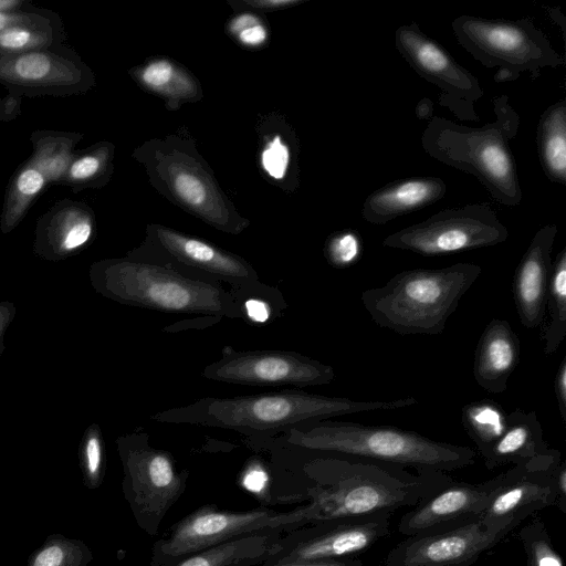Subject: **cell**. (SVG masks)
Here are the masks:
<instances>
[{"label":"cell","instance_id":"obj_1","mask_svg":"<svg viewBox=\"0 0 566 566\" xmlns=\"http://www.w3.org/2000/svg\"><path fill=\"white\" fill-rule=\"evenodd\" d=\"M310 474L315 484L307 491L308 504L300 507L303 526L413 507L454 480L443 471H410L347 455L319 459L311 465Z\"/></svg>","mask_w":566,"mask_h":566},{"label":"cell","instance_id":"obj_2","mask_svg":"<svg viewBox=\"0 0 566 566\" xmlns=\"http://www.w3.org/2000/svg\"><path fill=\"white\" fill-rule=\"evenodd\" d=\"M418 402L415 397L361 401L287 389L230 398L203 397L182 407L156 412L150 418L165 423L197 424L252 434L338 416L397 410Z\"/></svg>","mask_w":566,"mask_h":566},{"label":"cell","instance_id":"obj_3","mask_svg":"<svg viewBox=\"0 0 566 566\" xmlns=\"http://www.w3.org/2000/svg\"><path fill=\"white\" fill-rule=\"evenodd\" d=\"M88 276L98 294L124 305L243 319L239 297L231 289L168 264L128 255L105 259L91 265Z\"/></svg>","mask_w":566,"mask_h":566},{"label":"cell","instance_id":"obj_4","mask_svg":"<svg viewBox=\"0 0 566 566\" xmlns=\"http://www.w3.org/2000/svg\"><path fill=\"white\" fill-rule=\"evenodd\" d=\"M495 119L481 127L465 126L433 116L421 135L426 154L474 176L501 205L521 203L522 188L511 140L521 118L507 95L493 99Z\"/></svg>","mask_w":566,"mask_h":566},{"label":"cell","instance_id":"obj_5","mask_svg":"<svg viewBox=\"0 0 566 566\" xmlns=\"http://www.w3.org/2000/svg\"><path fill=\"white\" fill-rule=\"evenodd\" d=\"M289 443L318 452L355 457L412 470L453 471L472 465V448L437 441L412 430L392 426L321 420L294 426Z\"/></svg>","mask_w":566,"mask_h":566},{"label":"cell","instance_id":"obj_6","mask_svg":"<svg viewBox=\"0 0 566 566\" xmlns=\"http://www.w3.org/2000/svg\"><path fill=\"white\" fill-rule=\"evenodd\" d=\"M482 268L459 262L439 269L405 270L360 300L376 325L400 335H439Z\"/></svg>","mask_w":566,"mask_h":566},{"label":"cell","instance_id":"obj_7","mask_svg":"<svg viewBox=\"0 0 566 566\" xmlns=\"http://www.w3.org/2000/svg\"><path fill=\"white\" fill-rule=\"evenodd\" d=\"M166 199L212 228L239 234L250 221L220 188L192 139L168 135L145 142L133 155Z\"/></svg>","mask_w":566,"mask_h":566},{"label":"cell","instance_id":"obj_8","mask_svg":"<svg viewBox=\"0 0 566 566\" xmlns=\"http://www.w3.org/2000/svg\"><path fill=\"white\" fill-rule=\"evenodd\" d=\"M451 29L460 45L482 65L507 69L517 77L526 72L535 80L542 69L565 63L530 18L506 20L463 14L451 22Z\"/></svg>","mask_w":566,"mask_h":566},{"label":"cell","instance_id":"obj_9","mask_svg":"<svg viewBox=\"0 0 566 566\" xmlns=\"http://www.w3.org/2000/svg\"><path fill=\"white\" fill-rule=\"evenodd\" d=\"M123 464V491L137 525L155 536L161 521L186 490L188 471L179 470L174 457L153 448L145 433L117 439Z\"/></svg>","mask_w":566,"mask_h":566},{"label":"cell","instance_id":"obj_10","mask_svg":"<svg viewBox=\"0 0 566 566\" xmlns=\"http://www.w3.org/2000/svg\"><path fill=\"white\" fill-rule=\"evenodd\" d=\"M303 526L300 507L287 513L256 509L223 511L203 505L171 526L154 544L149 566H168L195 553L268 531H292Z\"/></svg>","mask_w":566,"mask_h":566},{"label":"cell","instance_id":"obj_11","mask_svg":"<svg viewBox=\"0 0 566 566\" xmlns=\"http://www.w3.org/2000/svg\"><path fill=\"white\" fill-rule=\"evenodd\" d=\"M127 255L168 264L190 275L226 282L235 293L270 289L260 280L255 269L238 254L160 224H148L143 243Z\"/></svg>","mask_w":566,"mask_h":566},{"label":"cell","instance_id":"obj_12","mask_svg":"<svg viewBox=\"0 0 566 566\" xmlns=\"http://www.w3.org/2000/svg\"><path fill=\"white\" fill-rule=\"evenodd\" d=\"M392 512L319 521L280 537L259 566L355 558L390 534Z\"/></svg>","mask_w":566,"mask_h":566},{"label":"cell","instance_id":"obj_13","mask_svg":"<svg viewBox=\"0 0 566 566\" xmlns=\"http://www.w3.org/2000/svg\"><path fill=\"white\" fill-rule=\"evenodd\" d=\"M507 228L488 203L441 210L426 220L387 235L384 248L423 256L446 255L503 243Z\"/></svg>","mask_w":566,"mask_h":566},{"label":"cell","instance_id":"obj_14","mask_svg":"<svg viewBox=\"0 0 566 566\" xmlns=\"http://www.w3.org/2000/svg\"><path fill=\"white\" fill-rule=\"evenodd\" d=\"M562 453L553 448L499 474L500 482L480 516L482 526L506 536L533 513L555 505V470Z\"/></svg>","mask_w":566,"mask_h":566},{"label":"cell","instance_id":"obj_15","mask_svg":"<svg viewBox=\"0 0 566 566\" xmlns=\"http://www.w3.org/2000/svg\"><path fill=\"white\" fill-rule=\"evenodd\" d=\"M395 46L409 66L442 93L439 103L462 120H478L474 104L483 95L478 77L462 66L438 41L423 33L418 23L395 31Z\"/></svg>","mask_w":566,"mask_h":566},{"label":"cell","instance_id":"obj_16","mask_svg":"<svg viewBox=\"0 0 566 566\" xmlns=\"http://www.w3.org/2000/svg\"><path fill=\"white\" fill-rule=\"evenodd\" d=\"M202 377L232 385L311 387L332 382L335 371L293 350H223L220 359L205 367Z\"/></svg>","mask_w":566,"mask_h":566},{"label":"cell","instance_id":"obj_17","mask_svg":"<svg viewBox=\"0 0 566 566\" xmlns=\"http://www.w3.org/2000/svg\"><path fill=\"white\" fill-rule=\"evenodd\" d=\"M94 83L91 70L57 44L25 52L0 51V84L12 94L66 96L84 93Z\"/></svg>","mask_w":566,"mask_h":566},{"label":"cell","instance_id":"obj_18","mask_svg":"<svg viewBox=\"0 0 566 566\" xmlns=\"http://www.w3.org/2000/svg\"><path fill=\"white\" fill-rule=\"evenodd\" d=\"M504 537L486 531L480 520L406 536L387 554L384 566H472Z\"/></svg>","mask_w":566,"mask_h":566},{"label":"cell","instance_id":"obj_19","mask_svg":"<svg viewBox=\"0 0 566 566\" xmlns=\"http://www.w3.org/2000/svg\"><path fill=\"white\" fill-rule=\"evenodd\" d=\"M499 482V474L476 484L453 480L407 511L399 520L398 532L411 536L480 520Z\"/></svg>","mask_w":566,"mask_h":566},{"label":"cell","instance_id":"obj_20","mask_svg":"<svg viewBox=\"0 0 566 566\" xmlns=\"http://www.w3.org/2000/svg\"><path fill=\"white\" fill-rule=\"evenodd\" d=\"M556 234V224L538 229L514 272L513 300L521 324L530 329L544 321Z\"/></svg>","mask_w":566,"mask_h":566},{"label":"cell","instance_id":"obj_21","mask_svg":"<svg viewBox=\"0 0 566 566\" xmlns=\"http://www.w3.org/2000/svg\"><path fill=\"white\" fill-rule=\"evenodd\" d=\"M94 231V214L87 206L60 202L39 220L34 252L48 261L66 259L84 248Z\"/></svg>","mask_w":566,"mask_h":566},{"label":"cell","instance_id":"obj_22","mask_svg":"<svg viewBox=\"0 0 566 566\" xmlns=\"http://www.w3.org/2000/svg\"><path fill=\"white\" fill-rule=\"evenodd\" d=\"M446 182L434 176L396 180L366 197L361 216L371 224L382 226L436 203L446 196Z\"/></svg>","mask_w":566,"mask_h":566},{"label":"cell","instance_id":"obj_23","mask_svg":"<svg viewBox=\"0 0 566 566\" xmlns=\"http://www.w3.org/2000/svg\"><path fill=\"white\" fill-rule=\"evenodd\" d=\"M521 357V342L505 319L493 318L483 329L474 352L473 377L490 394H503Z\"/></svg>","mask_w":566,"mask_h":566},{"label":"cell","instance_id":"obj_24","mask_svg":"<svg viewBox=\"0 0 566 566\" xmlns=\"http://www.w3.org/2000/svg\"><path fill=\"white\" fill-rule=\"evenodd\" d=\"M535 411L515 409L506 416L502 437L482 457L488 470L520 464L549 450Z\"/></svg>","mask_w":566,"mask_h":566},{"label":"cell","instance_id":"obj_25","mask_svg":"<svg viewBox=\"0 0 566 566\" xmlns=\"http://www.w3.org/2000/svg\"><path fill=\"white\" fill-rule=\"evenodd\" d=\"M134 80L146 91L165 99L169 109L201 99L199 81L182 65L167 57H154L130 70Z\"/></svg>","mask_w":566,"mask_h":566},{"label":"cell","instance_id":"obj_26","mask_svg":"<svg viewBox=\"0 0 566 566\" xmlns=\"http://www.w3.org/2000/svg\"><path fill=\"white\" fill-rule=\"evenodd\" d=\"M282 531L241 537L189 555L168 566H259L271 553Z\"/></svg>","mask_w":566,"mask_h":566},{"label":"cell","instance_id":"obj_27","mask_svg":"<svg viewBox=\"0 0 566 566\" xmlns=\"http://www.w3.org/2000/svg\"><path fill=\"white\" fill-rule=\"evenodd\" d=\"M261 132H263L259 150L261 170L286 190L291 187V179L297 187L298 145L294 133H287L286 125L269 122L261 126Z\"/></svg>","mask_w":566,"mask_h":566},{"label":"cell","instance_id":"obj_28","mask_svg":"<svg viewBox=\"0 0 566 566\" xmlns=\"http://www.w3.org/2000/svg\"><path fill=\"white\" fill-rule=\"evenodd\" d=\"M537 153L545 176L566 184V101L548 106L541 115L536 133Z\"/></svg>","mask_w":566,"mask_h":566},{"label":"cell","instance_id":"obj_29","mask_svg":"<svg viewBox=\"0 0 566 566\" xmlns=\"http://www.w3.org/2000/svg\"><path fill=\"white\" fill-rule=\"evenodd\" d=\"M506 416L502 406L489 398L472 401L462 407V427L475 444L481 458L504 433Z\"/></svg>","mask_w":566,"mask_h":566},{"label":"cell","instance_id":"obj_30","mask_svg":"<svg viewBox=\"0 0 566 566\" xmlns=\"http://www.w3.org/2000/svg\"><path fill=\"white\" fill-rule=\"evenodd\" d=\"M548 319L543 339L545 355L554 354L566 335V247L552 262L546 306Z\"/></svg>","mask_w":566,"mask_h":566},{"label":"cell","instance_id":"obj_31","mask_svg":"<svg viewBox=\"0 0 566 566\" xmlns=\"http://www.w3.org/2000/svg\"><path fill=\"white\" fill-rule=\"evenodd\" d=\"M77 140L74 134L34 133L33 154L28 161L44 174L48 184L61 181L75 157L73 149Z\"/></svg>","mask_w":566,"mask_h":566},{"label":"cell","instance_id":"obj_32","mask_svg":"<svg viewBox=\"0 0 566 566\" xmlns=\"http://www.w3.org/2000/svg\"><path fill=\"white\" fill-rule=\"evenodd\" d=\"M46 184L44 174L29 161L19 169L8 188L3 205L0 222L3 233H9L18 226Z\"/></svg>","mask_w":566,"mask_h":566},{"label":"cell","instance_id":"obj_33","mask_svg":"<svg viewBox=\"0 0 566 566\" xmlns=\"http://www.w3.org/2000/svg\"><path fill=\"white\" fill-rule=\"evenodd\" d=\"M113 145L99 143L86 153L75 156L61 181L77 189L102 186L113 171Z\"/></svg>","mask_w":566,"mask_h":566},{"label":"cell","instance_id":"obj_34","mask_svg":"<svg viewBox=\"0 0 566 566\" xmlns=\"http://www.w3.org/2000/svg\"><path fill=\"white\" fill-rule=\"evenodd\" d=\"M61 36L56 24L12 25L0 32V51L25 52L56 45Z\"/></svg>","mask_w":566,"mask_h":566},{"label":"cell","instance_id":"obj_35","mask_svg":"<svg viewBox=\"0 0 566 566\" xmlns=\"http://www.w3.org/2000/svg\"><path fill=\"white\" fill-rule=\"evenodd\" d=\"M527 558V566H564L555 551L543 520L533 517L518 532Z\"/></svg>","mask_w":566,"mask_h":566},{"label":"cell","instance_id":"obj_36","mask_svg":"<svg viewBox=\"0 0 566 566\" xmlns=\"http://www.w3.org/2000/svg\"><path fill=\"white\" fill-rule=\"evenodd\" d=\"M81 459L87 485L96 488L104 472V444L101 429L95 423L90 426L83 436Z\"/></svg>","mask_w":566,"mask_h":566},{"label":"cell","instance_id":"obj_37","mask_svg":"<svg viewBox=\"0 0 566 566\" xmlns=\"http://www.w3.org/2000/svg\"><path fill=\"white\" fill-rule=\"evenodd\" d=\"M227 30L241 45L261 48L269 40V29L263 19L254 12L244 11L233 17Z\"/></svg>","mask_w":566,"mask_h":566},{"label":"cell","instance_id":"obj_38","mask_svg":"<svg viewBox=\"0 0 566 566\" xmlns=\"http://www.w3.org/2000/svg\"><path fill=\"white\" fill-rule=\"evenodd\" d=\"M361 243L359 235L352 230L333 233L325 244V255L335 266H346L353 263L360 254Z\"/></svg>","mask_w":566,"mask_h":566},{"label":"cell","instance_id":"obj_39","mask_svg":"<svg viewBox=\"0 0 566 566\" xmlns=\"http://www.w3.org/2000/svg\"><path fill=\"white\" fill-rule=\"evenodd\" d=\"M52 14L45 11L0 12V32L12 25H50L54 24Z\"/></svg>","mask_w":566,"mask_h":566},{"label":"cell","instance_id":"obj_40","mask_svg":"<svg viewBox=\"0 0 566 566\" xmlns=\"http://www.w3.org/2000/svg\"><path fill=\"white\" fill-rule=\"evenodd\" d=\"M554 394L562 420L566 421V357L560 360L554 379Z\"/></svg>","mask_w":566,"mask_h":566},{"label":"cell","instance_id":"obj_41","mask_svg":"<svg viewBox=\"0 0 566 566\" xmlns=\"http://www.w3.org/2000/svg\"><path fill=\"white\" fill-rule=\"evenodd\" d=\"M302 2H304V0H241L238 3L245 9L276 11L297 6Z\"/></svg>","mask_w":566,"mask_h":566},{"label":"cell","instance_id":"obj_42","mask_svg":"<svg viewBox=\"0 0 566 566\" xmlns=\"http://www.w3.org/2000/svg\"><path fill=\"white\" fill-rule=\"evenodd\" d=\"M64 558L62 546L52 544L35 556L31 566H62Z\"/></svg>","mask_w":566,"mask_h":566},{"label":"cell","instance_id":"obj_43","mask_svg":"<svg viewBox=\"0 0 566 566\" xmlns=\"http://www.w3.org/2000/svg\"><path fill=\"white\" fill-rule=\"evenodd\" d=\"M555 491L556 501L555 506L560 513H566V461L562 460L555 470Z\"/></svg>","mask_w":566,"mask_h":566},{"label":"cell","instance_id":"obj_44","mask_svg":"<svg viewBox=\"0 0 566 566\" xmlns=\"http://www.w3.org/2000/svg\"><path fill=\"white\" fill-rule=\"evenodd\" d=\"M17 308L13 303L0 302V352L3 349V338L7 328L15 317Z\"/></svg>","mask_w":566,"mask_h":566},{"label":"cell","instance_id":"obj_45","mask_svg":"<svg viewBox=\"0 0 566 566\" xmlns=\"http://www.w3.org/2000/svg\"><path fill=\"white\" fill-rule=\"evenodd\" d=\"M18 101L12 96L0 98V122H8L18 116Z\"/></svg>","mask_w":566,"mask_h":566},{"label":"cell","instance_id":"obj_46","mask_svg":"<svg viewBox=\"0 0 566 566\" xmlns=\"http://www.w3.org/2000/svg\"><path fill=\"white\" fill-rule=\"evenodd\" d=\"M274 566H364L358 558H349L342 560L311 562V563H291Z\"/></svg>","mask_w":566,"mask_h":566},{"label":"cell","instance_id":"obj_47","mask_svg":"<svg viewBox=\"0 0 566 566\" xmlns=\"http://www.w3.org/2000/svg\"><path fill=\"white\" fill-rule=\"evenodd\" d=\"M417 118L424 120L433 117V103L430 98L423 97L416 106Z\"/></svg>","mask_w":566,"mask_h":566},{"label":"cell","instance_id":"obj_48","mask_svg":"<svg viewBox=\"0 0 566 566\" xmlns=\"http://www.w3.org/2000/svg\"><path fill=\"white\" fill-rule=\"evenodd\" d=\"M25 2L23 0H0V12L21 10Z\"/></svg>","mask_w":566,"mask_h":566},{"label":"cell","instance_id":"obj_49","mask_svg":"<svg viewBox=\"0 0 566 566\" xmlns=\"http://www.w3.org/2000/svg\"><path fill=\"white\" fill-rule=\"evenodd\" d=\"M518 78L516 75H514L510 70L507 69H499L496 74L494 75L495 82H505V81H514Z\"/></svg>","mask_w":566,"mask_h":566}]
</instances>
